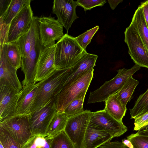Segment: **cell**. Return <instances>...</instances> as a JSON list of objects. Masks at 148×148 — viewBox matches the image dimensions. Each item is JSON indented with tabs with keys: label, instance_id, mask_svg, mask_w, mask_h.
<instances>
[{
	"label": "cell",
	"instance_id": "32",
	"mask_svg": "<svg viewBox=\"0 0 148 148\" xmlns=\"http://www.w3.org/2000/svg\"><path fill=\"white\" fill-rule=\"evenodd\" d=\"M46 142L44 137L33 136L21 148H40L44 146Z\"/></svg>",
	"mask_w": 148,
	"mask_h": 148
},
{
	"label": "cell",
	"instance_id": "24",
	"mask_svg": "<svg viewBox=\"0 0 148 148\" xmlns=\"http://www.w3.org/2000/svg\"><path fill=\"white\" fill-rule=\"evenodd\" d=\"M139 81L132 76L129 77L124 85L117 92L118 97L122 105L126 107L130 101L135 89L139 84Z\"/></svg>",
	"mask_w": 148,
	"mask_h": 148
},
{
	"label": "cell",
	"instance_id": "17",
	"mask_svg": "<svg viewBox=\"0 0 148 148\" xmlns=\"http://www.w3.org/2000/svg\"><path fill=\"white\" fill-rule=\"evenodd\" d=\"M38 83L23 86L19 93L15 108V115H29L35 98Z\"/></svg>",
	"mask_w": 148,
	"mask_h": 148
},
{
	"label": "cell",
	"instance_id": "11",
	"mask_svg": "<svg viewBox=\"0 0 148 148\" xmlns=\"http://www.w3.org/2000/svg\"><path fill=\"white\" fill-rule=\"evenodd\" d=\"M34 16L30 4L24 6L10 24L8 43L16 41L28 32Z\"/></svg>",
	"mask_w": 148,
	"mask_h": 148
},
{
	"label": "cell",
	"instance_id": "1",
	"mask_svg": "<svg viewBox=\"0 0 148 148\" xmlns=\"http://www.w3.org/2000/svg\"><path fill=\"white\" fill-rule=\"evenodd\" d=\"M73 71L72 67L63 69H56L46 78L38 82L37 94L31 113L50 101L55 100L65 86L66 81Z\"/></svg>",
	"mask_w": 148,
	"mask_h": 148
},
{
	"label": "cell",
	"instance_id": "7",
	"mask_svg": "<svg viewBox=\"0 0 148 148\" xmlns=\"http://www.w3.org/2000/svg\"><path fill=\"white\" fill-rule=\"evenodd\" d=\"M92 112L86 110L69 117L64 131L74 148H83L86 131Z\"/></svg>",
	"mask_w": 148,
	"mask_h": 148
},
{
	"label": "cell",
	"instance_id": "15",
	"mask_svg": "<svg viewBox=\"0 0 148 148\" xmlns=\"http://www.w3.org/2000/svg\"><path fill=\"white\" fill-rule=\"evenodd\" d=\"M6 44L0 46V84L10 86L19 90L22 86L17 74V69L8 61L5 54Z\"/></svg>",
	"mask_w": 148,
	"mask_h": 148
},
{
	"label": "cell",
	"instance_id": "38",
	"mask_svg": "<svg viewBox=\"0 0 148 148\" xmlns=\"http://www.w3.org/2000/svg\"><path fill=\"white\" fill-rule=\"evenodd\" d=\"M141 6L148 27V0L141 3Z\"/></svg>",
	"mask_w": 148,
	"mask_h": 148
},
{
	"label": "cell",
	"instance_id": "6",
	"mask_svg": "<svg viewBox=\"0 0 148 148\" xmlns=\"http://www.w3.org/2000/svg\"><path fill=\"white\" fill-rule=\"evenodd\" d=\"M57 112L54 100L31 112L28 118L32 135L45 137L48 128Z\"/></svg>",
	"mask_w": 148,
	"mask_h": 148
},
{
	"label": "cell",
	"instance_id": "33",
	"mask_svg": "<svg viewBox=\"0 0 148 148\" xmlns=\"http://www.w3.org/2000/svg\"><path fill=\"white\" fill-rule=\"evenodd\" d=\"M106 2L105 0H78L76 1L77 6L83 8L85 12L97 6H102Z\"/></svg>",
	"mask_w": 148,
	"mask_h": 148
},
{
	"label": "cell",
	"instance_id": "35",
	"mask_svg": "<svg viewBox=\"0 0 148 148\" xmlns=\"http://www.w3.org/2000/svg\"><path fill=\"white\" fill-rule=\"evenodd\" d=\"M0 46L8 43V37L10 25H7L0 23Z\"/></svg>",
	"mask_w": 148,
	"mask_h": 148
},
{
	"label": "cell",
	"instance_id": "20",
	"mask_svg": "<svg viewBox=\"0 0 148 148\" xmlns=\"http://www.w3.org/2000/svg\"><path fill=\"white\" fill-rule=\"evenodd\" d=\"M105 109L112 116L118 121L123 122L127 109L121 103L117 92L109 97L105 101Z\"/></svg>",
	"mask_w": 148,
	"mask_h": 148
},
{
	"label": "cell",
	"instance_id": "18",
	"mask_svg": "<svg viewBox=\"0 0 148 148\" xmlns=\"http://www.w3.org/2000/svg\"><path fill=\"white\" fill-rule=\"evenodd\" d=\"M109 133L88 125L84 139L83 148H97L113 138Z\"/></svg>",
	"mask_w": 148,
	"mask_h": 148
},
{
	"label": "cell",
	"instance_id": "36",
	"mask_svg": "<svg viewBox=\"0 0 148 148\" xmlns=\"http://www.w3.org/2000/svg\"><path fill=\"white\" fill-rule=\"evenodd\" d=\"M100 148H128L122 142L109 141L100 146Z\"/></svg>",
	"mask_w": 148,
	"mask_h": 148
},
{
	"label": "cell",
	"instance_id": "26",
	"mask_svg": "<svg viewBox=\"0 0 148 148\" xmlns=\"http://www.w3.org/2000/svg\"><path fill=\"white\" fill-rule=\"evenodd\" d=\"M130 110L131 118L134 119L148 111V88L139 96L133 107Z\"/></svg>",
	"mask_w": 148,
	"mask_h": 148
},
{
	"label": "cell",
	"instance_id": "21",
	"mask_svg": "<svg viewBox=\"0 0 148 148\" xmlns=\"http://www.w3.org/2000/svg\"><path fill=\"white\" fill-rule=\"evenodd\" d=\"M131 22L138 31L148 51V27L140 5L136 10Z\"/></svg>",
	"mask_w": 148,
	"mask_h": 148
},
{
	"label": "cell",
	"instance_id": "37",
	"mask_svg": "<svg viewBox=\"0 0 148 148\" xmlns=\"http://www.w3.org/2000/svg\"><path fill=\"white\" fill-rule=\"evenodd\" d=\"M11 0H0V17L4 14L7 9Z\"/></svg>",
	"mask_w": 148,
	"mask_h": 148
},
{
	"label": "cell",
	"instance_id": "10",
	"mask_svg": "<svg viewBox=\"0 0 148 148\" xmlns=\"http://www.w3.org/2000/svg\"><path fill=\"white\" fill-rule=\"evenodd\" d=\"M88 125L109 133L113 138L120 136L127 130L123 122L115 119L105 108L92 112Z\"/></svg>",
	"mask_w": 148,
	"mask_h": 148
},
{
	"label": "cell",
	"instance_id": "22",
	"mask_svg": "<svg viewBox=\"0 0 148 148\" xmlns=\"http://www.w3.org/2000/svg\"><path fill=\"white\" fill-rule=\"evenodd\" d=\"M69 116L63 112L58 111L47 129V138L52 139L59 133L64 130Z\"/></svg>",
	"mask_w": 148,
	"mask_h": 148
},
{
	"label": "cell",
	"instance_id": "12",
	"mask_svg": "<svg viewBox=\"0 0 148 148\" xmlns=\"http://www.w3.org/2000/svg\"><path fill=\"white\" fill-rule=\"evenodd\" d=\"M43 48L39 35L28 55L25 58H21V70L24 74V79L22 82L23 86L36 84L35 79L37 64Z\"/></svg>",
	"mask_w": 148,
	"mask_h": 148
},
{
	"label": "cell",
	"instance_id": "8",
	"mask_svg": "<svg viewBox=\"0 0 148 148\" xmlns=\"http://www.w3.org/2000/svg\"><path fill=\"white\" fill-rule=\"evenodd\" d=\"M28 115H14L0 122V127L8 132L21 146L33 136Z\"/></svg>",
	"mask_w": 148,
	"mask_h": 148
},
{
	"label": "cell",
	"instance_id": "41",
	"mask_svg": "<svg viewBox=\"0 0 148 148\" xmlns=\"http://www.w3.org/2000/svg\"><path fill=\"white\" fill-rule=\"evenodd\" d=\"M122 142L128 148H133V146L131 141L127 139H123Z\"/></svg>",
	"mask_w": 148,
	"mask_h": 148
},
{
	"label": "cell",
	"instance_id": "5",
	"mask_svg": "<svg viewBox=\"0 0 148 148\" xmlns=\"http://www.w3.org/2000/svg\"><path fill=\"white\" fill-rule=\"evenodd\" d=\"M128 53L135 64L148 68V51L137 29L131 22L124 32Z\"/></svg>",
	"mask_w": 148,
	"mask_h": 148
},
{
	"label": "cell",
	"instance_id": "2",
	"mask_svg": "<svg viewBox=\"0 0 148 148\" xmlns=\"http://www.w3.org/2000/svg\"><path fill=\"white\" fill-rule=\"evenodd\" d=\"M75 38L66 34L56 44L55 66L56 69L71 67L86 52Z\"/></svg>",
	"mask_w": 148,
	"mask_h": 148
},
{
	"label": "cell",
	"instance_id": "40",
	"mask_svg": "<svg viewBox=\"0 0 148 148\" xmlns=\"http://www.w3.org/2000/svg\"><path fill=\"white\" fill-rule=\"evenodd\" d=\"M137 133L140 135L148 136V125L143 126L138 131Z\"/></svg>",
	"mask_w": 148,
	"mask_h": 148
},
{
	"label": "cell",
	"instance_id": "9",
	"mask_svg": "<svg viewBox=\"0 0 148 148\" xmlns=\"http://www.w3.org/2000/svg\"><path fill=\"white\" fill-rule=\"evenodd\" d=\"M41 45L45 47L56 43L64 36L62 25L54 17L36 16Z\"/></svg>",
	"mask_w": 148,
	"mask_h": 148
},
{
	"label": "cell",
	"instance_id": "25",
	"mask_svg": "<svg viewBox=\"0 0 148 148\" xmlns=\"http://www.w3.org/2000/svg\"><path fill=\"white\" fill-rule=\"evenodd\" d=\"M5 54L10 63L18 69L21 66V56L16 42L6 44Z\"/></svg>",
	"mask_w": 148,
	"mask_h": 148
},
{
	"label": "cell",
	"instance_id": "28",
	"mask_svg": "<svg viewBox=\"0 0 148 148\" xmlns=\"http://www.w3.org/2000/svg\"><path fill=\"white\" fill-rule=\"evenodd\" d=\"M50 148H74V145L64 130L52 139Z\"/></svg>",
	"mask_w": 148,
	"mask_h": 148
},
{
	"label": "cell",
	"instance_id": "30",
	"mask_svg": "<svg viewBox=\"0 0 148 148\" xmlns=\"http://www.w3.org/2000/svg\"><path fill=\"white\" fill-rule=\"evenodd\" d=\"M0 143L4 148H21V146L17 143L7 131L0 127Z\"/></svg>",
	"mask_w": 148,
	"mask_h": 148
},
{
	"label": "cell",
	"instance_id": "14",
	"mask_svg": "<svg viewBox=\"0 0 148 148\" xmlns=\"http://www.w3.org/2000/svg\"><path fill=\"white\" fill-rule=\"evenodd\" d=\"M56 44L43 47L41 51L36 65L35 83L46 78L56 69L55 66Z\"/></svg>",
	"mask_w": 148,
	"mask_h": 148
},
{
	"label": "cell",
	"instance_id": "42",
	"mask_svg": "<svg viewBox=\"0 0 148 148\" xmlns=\"http://www.w3.org/2000/svg\"><path fill=\"white\" fill-rule=\"evenodd\" d=\"M46 139V143L45 145L40 148H50L52 139L48 138L45 137Z\"/></svg>",
	"mask_w": 148,
	"mask_h": 148
},
{
	"label": "cell",
	"instance_id": "13",
	"mask_svg": "<svg viewBox=\"0 0 148 148\" xmlns=\"http://www.w3.org/2000/svg\"><path fill=\"white\" fill-rule=\"evenodd\" d=\"M76 1L73 0H54L52 8L53 13L67 32L73 22L78 17L76 15Z\"/></svg>",
	"mask_w": 148,
	"mask_h": 148
},
{
	"label": "cell",
	"instance_id": "27",
	"mask_svg": "<svg viewBox=\"0 0 148 148\" xmlns=\"http://www.w3.org/2000/svg\"><path fill=\"white\" fill-rule=\"evenodd\" d=\"M87 92H85L72 101L66 107L63 112L69 117L84 111L83 105Z\"/></svg>",
	"mask_w": 148,
	"mask_h": 148
},
{
	"label": "cell",
	"instance_id": "3",
	"mask_svg": "<svg viewBox=\"0 0 148 148\" xmlns=\"http://www.w3.org/2000/svg\"><path fill=\"white\" fill-rule=\"evenodd\" d=\"M141 67L135 64L130 68H123L117 70L116 76L110 80L106 82L98 89L90 92L88 103L105 101L109 97L117 92L125 83L127 79Z\"/></svg>",
	"mask_w": 148,
	"mask_h": 148
},
{
	"label": "cell",
	"instance_id": "34",
	"mask_svg": "<svg viewBox=\"0 0 148 148\" xmlns=\"http://www.w3.org/2000/svg\"><path fill=\"white\" fill-rule=\"evenodd\" d=\"M134 119V130L138 131L148 123V111Z\"/></svg>",
	"mask_w": 148,
	"mask_h": 148
},
{
	"label": "cell",
	"instance_id": "29",
	"mask_svg": "<svg viewBox=\"0 0 148 148\" xmlns=\"http://www.w3.org/2000/svg\"><path fill=\"white\" fill-rule=\"evenodd\" d=\"M99 29V26H97L88 30L78 36L74 37L80 46L85 50L87 45L90 42L91 40Z\"/></svg>",
	"mask_w": 148,
	"mask_h": 148
},
{
	"label": "cell",
	"instance_id": "4",
	"mask_svg": "<svg viewBox=\"0 0 148 148\" xmlns=\"http://www.w3.org/2000/svg\"><path fill=\"white\" fill-rule=\"evenodd\" d=\"M94 71V69L86 71L72 84L63 88L55 100L58 111L63 112L72 101L87 91L93 77Z\"/></svg>",
	"mask_w": 148,
	"mask_h": 148
},
{
	"label": "cell",
	"instance_id": "23",
	"mask_svg": "<svg viewBox=\"0 0 148 148\" xmlns=\"http://www.w3.org/2000/svg\"><path fill=\"white\" fill-rule=\"evenodd\" d=\"M31 0H11L4 14L0 17V23L9 25L23 7L30 4Z\"/></svg>",
	"mask_w": 148,
	"mask_h": 148
},
{
	"label": "cell",
	"instance_id": "39",
	"mask_svg": "<svg viewBox=\"0 0 148 148\" xmlns=\"http://www.w3.org/2000/svg\"><path fill=\"white\" fill-rule=\"evenodd\" d=\"M123 1V0H108L110 8L112 10L115 9L118 5Z\"/></svg>",
	"mask_w": 148,
	"mask_h": 148
},
{
	"label": "cell",
	"instance_id": "19",
	"mask_svg": "<svg viewBox=\"0 0 148 148\" xmlns=\"http://www.w3.org/2000/svg\"><path fill=\"white\" fill-rule=\"evenodd\" d=\"M38 36V22L36 16H34L29 30L16 41L19 49L22 58H24L27 56L35 40Z\"/></svg>",
	"mask_w": 148,
	"mask_h": 148
},
{
	"label": "cell",
	"instance_id": "16",
	"mask_svg": "<svg viewBox=\"0 0 148 148\" xmlns=\"http://www.w3.org/2000/svg\"><path fill=\"white\" fill-rule=\"evenodd\" d=\"M20 91L0 84V120L15 115V108Z\"/></svg>",
	"mask_w": 148,
	"mask_h": 148
},
{
	"label": "cell",
	"instance_id": "31",
	"mask_svg": "<svg viewBox=\"0 0 148 148\" xmlns=\"http://www.w3.org/2000/svg\"><path fill=\"white\" fill-rule=\"evenodd\" d=\"M127 138L131 142L133 148H148V136L136 133L131 134Z\"/></svg>",
	"mask_w": 148,
	"mask_h": 148
}]
</instances>
